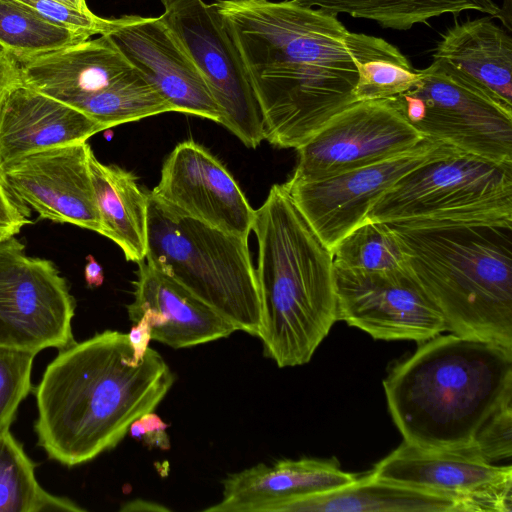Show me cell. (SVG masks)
<instances>
[{
  "mask_svg": "<svg viewBox=\"0 0 512 512\" xmlns=\"http://www.w3.org/2000/svg\"><path fill=\"white\" fill-rule=\"evenodd\" d=\"M261 107L264 139L295 148L356 103L351 32L320 9L292 0H218Z\"/></svg>",
  "mask_w": 512,
  "mask_h": 512,
  "instance_id": "6da1fadb",
  "label": "cell"
},
{
  "mask_svg": "<svg viewBox=\"0 0 512 512\" xmlns=\"http://www.w3.org/2000/svg\"><path fill=\"white\" fill-rule=\"evenodd\" d=\"M175 382L163 357L148 348L139 363L127 334L105 330L58 350L33 392L37 445L66 467L116 447L130 425L154 411Z\"/></svg>",
  "mask_w": 512,
  "mask_h": 512,
  "instance_id": "7a4b0ae2",
  "label": "cell"
},
{
  "mask_svg": "<svg viewBox=\"0 0 512 512\" xmlns=\"http://www.w3.org/2000/svg\"><path fill=\"white\" fill-rule=\"evenodd\" d=\"M383 388L404 441L426 449L467 447L512 402V348L438 335L396 364Z\"/></svg>",
  "mask_w": 512,
  "mask_h": 512,
  "instance_id": "3957f363",
  "label": "cell"
},
{
  "mask_svg": "<svg viewBox=\"0 0 512 512\" xmlns=\"http://www.w3.org/2000/svg\"><path fill=\"white\" fill-rule=\"evenodd\" d=\"M252 231L263 354L280 368L306 364L338 321L332 253L284 184L273 185L255 210Z\"/></svg>",
  "mask_w": 512,
  "mask_h": 512,
  "instance_id": "277c9868",
  "label": "cell"
},
{
  "mask_svg": "<svg viewBox=\"0 0 512 512\" xmlns=\"http://www.w3.org/2000/svg\"><path fill=\"white\" fill-rule=\"evenodd\" d=\"M389 226L449 332L512 348V223Z\"/></svg>",
  "mask_w": 512,
  "mask_h": 512,
  "instance_id": "5b68a950",
  "label": "cell"
},
{
  "mask_svg": "<svg viewBox=\"0 0 512 512\" xmlns=\"http://www.w3.org/2000/svg\"><path fill=\"white\" fill-rule=\"evenodd\" d=\"M146 263L258 337L262 305L248 239L183 214L148 192Z\"/></svg>",
  "mask_w": 512,
  "mask_h": 512,
  "instance_id": "8992f818",
  "label": "cell"
},
{
  "mask_svg": "<svg viewBox=\"0 0 512 512\" xmlns=\"http://www.w3.org/2000/svg\"><path fill=\"white\" fill-rule=\"evenodd\" d=\"M367 220L412 228L512 223V164L449 147L396 182Z\"/></svg>",
  "mask_w": 512,
  "mask_h": 512,
  "instance_id": "52a82bcc",
  "label": "cell"
},
{
  "mask_svg": "<svg viewBox=\"0 0 512 512\" xmlns=\"http://www.w3.org/2000/svg\"><path fill=\"white\" fill-rule=\"evenodd\" d=\"M416 83L386 99L425 138L512 164V107L449 65L433 60Z\"/></svg>",
  "mask_w": 512,
  "mask_h": 512,
  "instance_id": "ba28073f",
  "label": "cell"
},
{
  "mask_svg": "<svg viewBox=\"0 0 512 512\" xmlns=\"http://www.w3.org/2000/svg\"><path fill=\"white\" fill-rule=\"evenodd\" d=\"M75 308L51 261L28 256L14 236L0 239V347L36 355L70 346Z\"/></svg>",
  "mask_w": 512,
  "mask_h": 512,
  "instance_id": "9c48e42d",
  "label": "cell"
},
{
  "mask_svg": "<svg viewBox=\"0 0 512 512\" xmlns=\"http://www.w3.org/2000/svg\"><path fill=\"white\" fill-rule=\"evenodd\" d=\"M163 21L178 38L222 113L221 125L250 148L264 140L260 104L239 51L215 4L162 1Z\"/></svg>",
  "mask_w": 512,
  "mask_h": 512,
  "instance_id": "30bf717a",
  "label": "cell"
},
{
  "mask_svg": "<svg viewBox=\"0 0 512 512\" xmlns=\"http://www.w3.org/2000/svg\"><path fill=\"white\" fill-rule=\"evenodd\" d=\"M449 147L425 139L412 149L370 165L316 180L290 178L284 185L318 238L332 251L367 221L373 205L396 182Z\"/></svg>",
  "mask_w": 512,
  "mask_h": 512,
  "instance_id": "8fae6325",
  "label": "cell"
},
{
  "mask_svg": "<svg viewBox=\"0 0 512 512\" xmlns=\"http://www.w3.org/2000/svg\"><path fill=\"white\" fill-rule=\"evenodd\" d=\"M425 138L387 100L356 102L298 149L296 180H316L373 164Z\"/></svg>",
  "mask_w": 512,
  "mask_h": 512,
  "instance_id": "7c38bea8",
  "label": "cell"
},
{
  "mask_svg": "<svg viewBox=\"0 0 512 512\" xmlns=\"http://www.w3.org/2000/svg\"><path fill=\"white\" fill-rule=\"evenodd\" d=\"M338 320L374 339L427 341L447 322L407 270L354 272L334 267Z\"/></svg>",
  "mask_w": 512,
  "mask_h": 512,
  "instance_id": "4fadbf2b",
  "label": "cell"
},
{
  "mask_svg": "<svg viewBox=\"0 0 512 512\" xmlns=\"http://www.w3.org/2000/svg\"><path fill=\"white\" fill-rule=\"evenodd\" d=\"M370 473L381 480L454 497L465 512L512 511V467L486 462L467 447L426 449L403 440Z\"/></svg>",
  "mask_w": 512,
  "mask_h": 512,
  "instance_id": "5bb4252c",
  "label": "cell"
},
{
  "mask_svg": "<svg viewBox=\"0 0 512 512\" xmlns=\"http://www.w3.org/2000/svg\"><path fill=\"white\" fill-rule=\"evenodd\" d=\"M87 142L34 152L0 165L7 189L41 219L102 233Z\"/></svg>",
  "mask_w": 512,
  "mask_h": 512,
  "instance_id": "9a60e30c",
  "label": "cell"
},
{
  "mask_svg": "<svg viewBox=\"0 0 512 512\" xmlns=\"http://www.w3.org/2000/svg\"><path fill=\"white\" fill-rule=\"evenodd\" d=\"M102 35L155 86L174 112L221 123V110L203 77L161 16L112 18Z\"/></svg>",
  "mask_w": 512,
  "mask_h": 512,
  "instance_id": "2e32d148",
  "label": "cell"
},
{
  "mask_svg": "<svg viewBox=\"0 0 512 512\" xmlns=\"http://www.w3.org/2000/svg\"><path fill=\"white\" fill-rule=\"evenodd\" d=\"M151 193L178 211L247 238L255 210L226 167L200 144L179 143L166 158Z\"/></svg>",
  "mask_w": 512,
  "mask_h": 512,
  "instance_id": "e0dca14e",
  "label": "cell"
},
{
  "mask_svg": "<svg viewBox=\"0 0 512 512\" xmlns=\"http://www.w3.org/2000/svg\"><path fill=\"white\" fill-rule=\"evenodd\" d=\"M134 300L127 305L132 323L145 316L151 339L174 349L229 337L235 327L181 284L144 261L133 282Z\"/></svg>",
  "mask_w": 512,
  "mask_h": 512,
  "instance_id": "ac0fdd59",
  "label": "cell"
},
{
  "mask_svg": "<svg viewBox=\"0 0 512 512\" xmlns=\"http://www.w3.org/2000/svg\"><path fill=\"white\" fill-rule=\"evenodd\" d=\"M358 474L343 471L336 459H282L258 463L222 480V499L206 512H270L277 504L340 489Z\"/></svg>",
  "mask_w": 512,
  "mask_h": 512,
  "instance_id": "d6986e66",
  "label": "cell"
},
{
  "mask_svg": "<svg viewBox=\"0 0 512 512\" xmlns=\"http://www.w3.org/2000/svg\"><path fill=\"white\" fill-rule=\"evenodd\" d=\"M104 130L79 109L20 83L0 104V165L34 152L87 142Z\"/></svg>",
  "mask_w": 512,
  "mask_h": 512,
  "instance_id": "ffe728a7",
  "label": "cell"
},
{
  "mask_svg": "<svg viewBox=\"0 0 512 512\" xmlns=\"http://www.w3.org/2000/svg\"><path fill=\"white\" fill-rule=\"evenodd\" d=\"M20 66L24 85L71 106L136 70L106 35L54 50Z\"/></svg>",
  "mask_w": 512,
  "mask_h": 512,
  "instance_id": "44dd1931",
  "label": "cell"
},
{
  "mask_svg": "<svg viewBox=\"0 0 512 512\" xmlns=\"http://www.w3.org/2000/svg\"><path fill=\"white\" fill-rule=\"evenodd\" d=\"M441 61L512 107V38L490 17L456 23L441 36Z\"/></svg>",
  "mask_w": 512,
  "mask_h": 512,
  "instance_id": "7402d4cb",
  "label": "cell"
},
{
  "mask_svg": "<svg viewBox=\"0 0 512 512\" xmlns=\"http://www.w3.org/2000/svg\"><path fill=\"white\" fill-rule=\"evenodd\" d=\"M465 512L454 497L395 484L370 472L340 489L275 505L270 512Z\"/></svg>",
  "mask_w": 512,
  "mask_h": 512,
  "instance_id": "603a6c76",
  "label": "cell"
},
{
  "mask_svg": "<svg viewBox=\"0 0 512 512\" xmlns=\"http://www.w3.org/2000/svg\"><path fill=\"white\" fill-rule=\"evenodd\" d=\"M88 166L102 224L101 235L116 243L127 261L141 263L146 256L148 193L139 187L131 172L103 164L92 149Z\"/></svg>",
  "mask_w": 512,
  "mask_h": 512,
  "instance_id": "cb8c5ba5",
  "label": "cell"
},
{
  "mask_svg": "<svg viewBox=\"0 0 512 512\" xmlns=\"http://www.w3.org/2000/svg\"><path fill=\"white\" fill-rule=\"evenodd\" d=\"M307 8L330 15L347 14L378 23L383 28L408 30L416 24L444 14L473 10L501 18V9L493 0H292Z\"/></svg>",
  "mask_w": 512,
  "mask_h": 512,
  "instance_id": "d4e9b609",
  "label": "cell"
},
{
  "mask_svg": "<svg viewBox=\"0 0 512 512\" xmlns=\"http://www.w3.org/2000/svg\"><path fill=\"white\" fill-rule=\"evenodd\" d=\"M350 40L358 69L357 102L395 97L418 80L419 69L386 40L356 32H351Z\"/></svg>",
  "mask_w": 512,
  "mask_h": 512,
  "instance_id": "484cf974",
  "label": "cell"
},
{
  "mask_svg": "<svg viewBox=\"0 0 512 512\" xmlns=\"http://www.w3.org/2000/svg\"><path fill=\"white\" fill-rule=\"evenodd\" d=\"M28 457L10 428L0 431V512H83L74 501L47 492L35 476Z\"/></svg>",
  "mask_w": 512,
  "mask_h": 512,
  "instance_id": "4316f807",
  "label": "cell"
},
{
  "mask_svg": "<svg viewBox=\"0 0 512 512\" xmlns=\"http://www.w3.org/2000/svg\"><path fill=\"white\" fill-rule=\"evenodd\" d=\"M90 38L54 25L14 0H0V46L20 64Z\"/></svg>",
  "mask_w": 512,
  "mask_h": 512,
  "instance_id": "83f0119b",
  "label": "cell"
},
{
  "mask_svg": "<svg viewBox=\"0 0 512 512\" xmlns=\"http://www.w3.org/2000/svg\"><path fill=\"white\" fill-rule=\"evenodd\" d=\"M73 107L98 122L105 130L161 113L174 112L171 104L138 69Z\"/></svg>",
  "mask_w": 512,
  "mask_h": 512,
  "instance_id": "f1b7e54d",
  "label": "cell"
},
{
  "mask_svg": "<svg viewBox=\"0 0 512 512\" xmlns=\"http://www.w3.org/2000/svg\"><path fill=\"white\" fill-rule=\"evenodd\" d=\"M334 267L354 272L407 270L403 249L389 225L365 221L331 251Z\"/></svg>",
  "mask_w": 512,
  "mask_h": 512,
  "instance_id": "f546056e",
  "label": "cell"
},
{
  "mask_svg": "<svg viewBox=\"0 0 512 512\" xmlns=\"http://www.w3.org/2000/svg\"><path fill=\"white\" fill-rule=\"evenodd\" d=\"M35 354L0 347V431L10 428L21 402L33 391Z\"/></svg>",
  "mask_w": 512,
  "mask_h": 512,
  "instance_id": "4dcf8cb0",
  "label": "cell"
},
{
  "mask_svg": "<svg viewBox=\"0 0 512 512\" xmlns=\"http://www.w3.org/2000/svg\"><path fill=\"white\" fill-rule=\"evenodd\" d=\"M468 450L493 463L512 455V402L504 404L481 427Z\"/></svg>",
  "mask_w": 512,
  "mask_h": 512,
  "instance_id": "1f68e13d",
  "label": "cell"
},
{
  "mask_svg": "<svg viewBox=\"0 0 512 512\" xmlns=\"http://www.w3.org/2000/svg\"><path fill=\"white\" fill-rule=\"evenodd\" d=\"M33 11L48 22L90 37L102 35L109 19L101 18L92 12L85 13L52 0H14Z\"/></svg>",
  "mask_w": 512,
  "mask_h": 512,
  "instance_id": "d6a6232c",
  "label": "cell"
},
{
  "mask_svg": "<svg viewBox=\"0 0 512 512\" xmlns=\"http://www.w3.org/2000/svg\"><path fill=\"white\" fill-rule=\"evenodd\" d=\"M30 209L21 204L0 177V239L15 236L31 223Z\"/></svg>",
  "mask_w": 512,
  "mask_h": 512,
  "instance_id": "836d02e7",
  "label": "cell"
},
{
  "mask_svg": "<svg viewBox=\"0 0 512 512\" xmlns=\"http://www.w3.org/2000/svg\"><path fill=\"white\" fill-rule=\"evenodd\" d=\"M166 424L154 411L143 414L133 421L128 433L136 440H141L149 448L168 450L170 440L166 433Z\"/></svg>",
  "mask_w": 512,
  "mask_h": 512,
  "instance_id": "e575fe53",
  "label": "cell"
},
{
  "mask_svg": "<svg viewBox=\"0 0 512 512\" xmlns=\"http://www.w3.org/2000/svg\"><path fill=\"white\" fill-rule=\"evenodd\" d=\"M20 83H22L20 63L6 51L0 50V104Z\"/></svg>",
  "mask_w": 512,
  "mask_h": 512,
  "instance_id": "d590c367",
  "label": "cell"
},
{
  "mask_svg": "<svg viewBox=\"0 0 512 512\" xmlns=\"http://www.w3.org/2000/svg\"><path fill=\"white\" fill-rule=\"evenodd\" d=\"M152 325L150 321L141 316L131 327L127 334L133 349V360L139 363L145 356L151 340Z\"/></svg>",
  "mask_w": 512,
  "mask_h": 512,
  "instance_id": "8d00e7d4",
  "label": "cell"
},
{
  "mask_svg": "<svg viewBox=\"0 0 512 512\" xmlns=\"http://www.w3.org/2000/svg\"><path fill=\"white\" fill-rule=\"evenodd\" d=\"M87 260L84 269L85 281L89 288L99 287L104 281L103 269L93 256H87Z\"/></svg>",
  "mask_w": 512,
  "mask_h": 512,
  "instance_id": "74e56055",
  "label": "cell"
},
{
  "mask_svg": "<svg viewBox=\"0 0 512 512\" xmlns=\"http://www.w3.org/2000/svg\"><path fill=\"white\" fill-rule=\"evenodd\" d=\"M121 512H142V511H170L169 508L152 501L144 499H134L125 502L120 507Z\"/></svg>",
  "mask_w": 512,
  "mask_h": 512,
  "instance_id": "f35d334b",
  "label": "cell"
},
{
  "mask_svg": "<svg viewBox=\"0 0 512 512\" xmlns=\"http://www.w3.org/2000/svg\"><path fill=\"white\" fill-rule=\"evenodd\" d=\"M61 4H64L68 7L74 8L81 12L89 13L91 12L87 6L86 0H52Z\"/></svg>",
  "mask_w": 512,
  "mask_h": 512,
  "instance_id": "ab89813d",
  "label": "cell"
},
{
  "mask_svg": "<svg viewBox=\"0 0 512 512\" xmlns=\"http://www.w3.org/2000/svg\"><path fill=\"white\" fill-rule=\"evenodd\" d=\"M500 8L504 14L510 15L512 13V0H503V5Z\"/></svg>",
  "mask_w": 512,
  "mask_h": 512,
  "instance_id": "60d3db41",
  "label": "cell"
},
{
  "mask_svg": "<svg viewBox=\"0 0 512 512\" xmlns=\"http://www.w3.org/2000/svg\"><path fill=\"white\" fill-rule=\"evenodd\" d=\"M0 50H3V49L1 48V46H0Z\"/></svg>",
  "mask_w": 512,
  "mask_h": 512,
  "instance_id": "b9f144b4",
  "label": "cell"
},
{
  "mask_svg": "<svg viewBox=\"0 0 512 512\" xmlns=\"http://www.w3.org/2000/svg\"><path fill=\"white\" fill-rule=\"evenodd\" d=\"M161 1H165V0H161Z\"/></svg>",
  "mask_w": 512,
  "mask_h": 512,
  "instance_id": "7bdbcfd3",
  "label": "cell"
}]
</instances>
